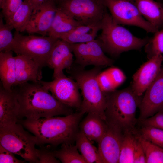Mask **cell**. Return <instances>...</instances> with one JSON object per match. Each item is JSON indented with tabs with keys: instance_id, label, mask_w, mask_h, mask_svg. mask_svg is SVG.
Returning a JSON list of instances; mask_svg holds the SVG:
<instances>
[{
	"instance_id": "cell-1",
	"label": "cell",
	"mask_w": 163,
	"mask_h": 163,
	"mask_svg": "<svg viewBox=\"0 0 163 163\" xmlns=\"http://www.w3.org/2000/svg\"><path fill=\"white\" fill-rule=\"evenodd\" d=\"M20 105L18 118L38 119L73 113L72 108L55 98L39 82H27L12 89Z\"/></svg>"
},
{
	"instance_id": "cell-2",
	"label": "cell",
	"mask_w": 163,
	"mask_h": 163,
	"mask_svg": "<svg viewBox=\"0 0 163 163\" xmlns=\"http://www.w3.org/2000/svg\"><path fill=\"white\" fill-rule=\"evenodd\" d=\"M84 114L79 111L64 117L26 119L21 124L36 136L37 145L57 146L75 140L80 120Z\"/></svg>"
},
{
	"instance_id": "cell-3",
	"label": "cell",
	"mask_w": 163,
	"mask_h": 163,
	"mask_svg": "<svg viewBox=\"0 0 163 163\" xmlns=\"http://www.w3.org/2000/svg\"><path fill=\"white\" fill-rule=\"evenodd\" d=\"M105 94L106 121L118 127L124 133L136 134L138 130L136 127L137 123L136 111L142 96L136 94L130 86Z\"/></svg>"
},
{
	"instance_id": "cell-4",
	"label": "cell",
	"mask_w": 163,
	"mask_h": 163,
	"mask_svg": "<svg viewBox=\"0 0 163 163\" xmlns=\"http://www.w3.org/2000/svg\"><path fill=\"white\" fill-rule=\"evenodd\" d=\"M102 67L94 66L85 70L78 65L74 66L73 64L71 69L67 71L82 91L83 100L79 111L85 113L97 115L106 121V94L101 90L97 80Z\"/></svg>"
},
{
	"instance_id": "cell-5",
	"label": "cell",
	"mask_w": 163,
	"mask_h": 163,
	"mask_svg": "<svg viewBox=\"0 0 163 163\" xmlns=\"http://www.w3.org/2000/svg\"><path fill=\"white\" fill-rule=\"evenodd\" d=\"M101 33L99 39L104 51L113 55L131 50H140L148 42V38L134 36L125 27L115 22L106 12L101 21Z\"/></svg>"
},
{
	"instance_id": "cell-6",
	"label": "cell",
	"mask_w": 163,
	"mask_h": 163,
	"mask_svg": "<svg viewBox=\"0 0 163 163\" xmlns=\"http://www.w3.org/2000/svg\"><path fill=\"white\" fill-rule=\"evenodd\" d=\"M36 136L16 123L0 128V144L14 154L30 163H38L39 149Z\"/></svg>"
},
{
	"instance_id": "cell-7",
	"label": "cell",
	"mask_w": 163,
	"mask_h": 163,
	"mask_svg": "<svg viewBox=\"0 0 163 163\" xmlns=\"http://www.w3.org/2000/svg\"><path fill=\"white\" fill-rule=\"evenodd\" d=\"M10 50L28 56L42 68L47 66L51 53L58 39L48 36L24 35L15 31Z\"/></svg>"
},
{
	"instance_id": "cell-8",
	"label": "cell",
	"mask_w": 163,
	"mask_h": 163,
	"mask_svg": "<svg viewBox=\"0 0 163 163\" xmlns=\"http://www.w3.org/2000/svg\"><path fill=\"white\" fill-rule=\"evenodd\" d=\"M117 24L136 26L148 33H155L158 29L141 14L137 7L131 0H103Z\"/></svg>"
},
{
	"instance_id": "cell-9",
	"label": "cell",
	"mask_w": 163,
	"mask_h": 163,
	"mask_svg": "<svg viewBox=\"0 0 163 163\" xmlns=\"http://www.w3.org/2000/svg\"><path fill=\"white\" fill-rule=\"evenodd\" d=\"M58 6L82 24L101 21L107 12L103 0H58Z\"/></svg>"
},
{
	"instance_id": "cell-10",
	"label": "cell",
	"mask_w": 163,
	"mask_h": 163,
	"mask_svg": "<svg viewBox=\"0 0 163 163\" xmlns=\"http://www.w3.org/2000/svg\"><path fill=\"white\" fill-rule=\"evenodd\" d=\"M40 83L57 100L63 104L80 110L82 103L79 88L76 82L64 74L50 82L41 80Z\"/></svg>"
},
{
	"instance_id": "cell-11",
	"label": "cell",
	"mask_w": 163,
	"mask_h": 163,
	"mask_svg": "<svg viewBox=\"0 0 163 163\" xmlns=\"http://www.w3.org/2000/svg\"><path fill=\"white\" fill-rule=\"evenodd\" d=\"M75 57L74 63L81 67L88 66L103 67L112 66L113 61L105 54L102 46L98 40L84 43L70 44Z\"/></svg>"
},
{
	"instance_id": "cell-12",
	"label": "cell",
	"mask_w": 163,
	"mask_h": 163,
	"mask_svg": "<svg viewBox=\"0 0 163 163\" xmlns=\"http://www.w3.org/2000/svg\"><path fill=\"white\" fill-rule=\"evenodd\" d=\"M139 108L138 120L148 118L163 110V66L145 91Z\"/></svg>"
},
{
	"instance_id": "cell-13",
	"label": "cell",
	"mask_w": 163,
	"mask_h": 163,
	"mask_svg": "<svg viewBox=\"0 0 163 163\" xmlns=\"http://www.w3.org/2000/svg\"><path fill=\"white\" fill-rule=\"evenodd\" d=\"M103 136L98 143L102 163H118L124 133L117 126L107 122Z\"/></svg>"
},
{
	"instance_id": "cell-14",
	"label": "cell",
	"mask_w": 163,
	"mask_h": 163,
	"mask_svg": "<svg viewBox=\"0 0 163 163\" xmlns=\"http://www.w3.org/2000/svg\"><path fill=\"white\" fill-rule=\"evenodd\" d=\"M163 62L162 54L155 55L143 64L133 76L130 87L138 96H142L159 72Z\"/></svg>"
},
{
	"instance_id": "cell-15",
	"label": "cell",
	"mask_w": 163,
	"mask_h": 163,
	"mask_svg": "<svg viewBox=\"0 0 163 163\" xmlns=\"http://www.w3.org/2000/svg\"><path fill=\"white\" fill-rule=\"evenodd\" d=\"M57 7L54 1L47 0L34 8L26 30L29 34L37 33L47 35L55 18Z\"/></svg>"
},
{
	"instance_id": "cell-16",
	"label": "cell",
	"mask_w": 163,
	"mask_h": 163,
	"mask_svg": "<svg viewBox=\"0 0 163 163\" xmlns=\"http://www.w3.org/2000/svg\"><path fill=\"white\" fill-rule=\"evenodd\" d=\"M73 55L69 43L60 39L56 42L50 55L47 66L53 70V78L64 74L63 70H69L74 63Z\"/></svg>"
},
{
	"instance_id": "cell-17",
	"label": "cell",
	"mask_w": 163,
	"mask_h": 163,
	"mask_svg": "<svg viewBox=\"0 0 163 163\" xmlns=\"http://www.w3.org/2000/svg\"><path fill=\"white\" fill-rule=\"evenodd\" d=\"M20 105L12 90L5 89L0 84V128L18 123Z\"/></svg>"
},
{
	"instance_id": "cell-18",
	"label": "cell",
	"mask_w": 163,
	"mask_h": 163,
	"mask_svg": "<svg viewBox=\"0 0 163 163\" xmlns=\"http://www.w3.org/2000/svg\"><path fill=\"white\" fill-rule=\"evenodd\" d=\"M16 82L15 86L28 82H39L42 78V68L30 58L23 55L15 56Z\"/></svg>"
},
{
	"instance_id": "cell-19",
	"label": "cell",
	"mask_w": 163,
	"mask_h": 163,
	"mask_svg": "<svg viewBox=\"0 0 163 163\" xmlns=\"http://www.w3.org/2000/svg\"><path fill=\"white\" fill-rule=\"evenodd\" d=\"M142 16L159 29L163 25V6L154 0H131Z\"/></svg>"
},
{
	"instance_id": "cell-20",
	"label": "cell",
	"mask_w": 163,
	"mask_h": 163,
	"mask_svg": "<svg viewBox=\"0 0 163 163\" xmlns=\"http://www.w3.org/2000/svg\"><path fill=\"white\" fill-rule=\"evenodd\" d=\"M81 24L70 14L57 7L55 18L47 35L59 39L62 36Z\"/></svg>"
},
{
	"instance_id": "cell-21",
	"label": "cell",
	"mask_w": 163,
	"mask_h": 163,
	"mask_svg": "<svg viewBox=\"0 0 163 163\" xmlns=\"http://www.w3.org/2000/svg\"><path fill=\"white\" fill-rule=\"evenodd\" d=\"M12 52H0V83L9 91H12L16 82L15 58Z\"/></svg>"
},
{
	"instance_id": "cell-22",
	"label": "cell",
	"mask_w": 163,
	"mask_h": 163,
	"mask_svg": "<svg viewBox=\"0 0 163 163\" xmlns=\"http://www.w3.org/2000/svg\"><path fill=\"white\" fill-rule=\"evenodd\" d=\"M101 29V21L81 24L62 36L59 39L70 44L86 43L95 39L97 33Z\"/></svg>"
},
{
	"instance_id": "cell-23",
	"label": "cell",
	"mask_w": 163,
	"mask_h": 163,
	"mask_svg": "<svg viewBox=\"0 0 163 163\" xmlns=\"http://www.w3.org/2000/svg\"><path fill=\"white\" fill-rule=\"evenodd\" d=\"M79 125L80 131L89 140L98 143L106 131L107 123L97 115L88 113Z\"/></svg>"
},
{
	"instance_id": "cell-24",
	"label": "cell",
	"mask_w": 163,
	"mask_h": 163,
	"mask_svg": "<svg viewBox=\"0 0 163 163\" xmlns=\"http://www.w3.org/2000/svg\"><path fill=\"white\" fill-rule=\"evenodd\" d=\"M126 76L124 72L117 67H112L100 72L97 80L101 90L104 93H110L116 89L125 81Z\"/></svg>"
},
{
	"instance_id": "cell-25",
	"label": "cell",
	"mask_w": 163,
	"mask_h": 163,
	"mask_svg": "<svg viewBox=\"0 0 163 163\" xmlns=\"http://www.w3.org/2000/svg\"><path fill=\"white\" fill-rule=\"evenodd\" d=\"M34 8L28 0H24L20 7L7 22L12 29L20 32L26 30Z\"/></svg>"
},
{
	"instance_id": "cell-26",
	"label": "cell",
	"mask_w": 163,
	"mask_h": 163,
	"mask_svg": "<svg viewBox=\"0 0 163 163\" xmlns=\"http://www.w3.org/2000/svg\"><path fill=\"white\" fill-rule=\"evenodd\" d=\"M76 145L87 163H102L98 149L80 131L76 136Z\"/></svg>"
},
{
	"instance_id": "cell-27",
	"label": "cell",
	"mask_w": 163,
	"mask_h": 163,
	"mask_svg": "<svg viewBox=\"0 0 163 163\" xmlns=\"http://www.w3.org/2000/svg\"><path fill=\"white\" fill-rule=\"evenodd\" d=\"M78 150L76 145L72 144V143H66L62 144L59 150L52 152L62 163H87Z\"/></svg>"
},
{
	"instance_id": "cell-28",
	"label": "cell",
	"mask_w": 163,
	"mask_h": 163,
	"mask_svg": "<svg viewBox=\"0 0 163 163\" xmlns=\"http://www.w3.org/2000/svg\"><path fill=\"white\" fill-rule=\"evenodd\" d=\"M136 135L144 150L146 163H163V148L147 140L139 132Z\"/></svg>"
},
{
	"instance_id": "cell-29",
	"label": "cell",
	"mask_w": 163,
	"mask_h": 163,
	"mask_svg": "<svg viewBox=\"0 0 163 163\" xmlns=\"http://www.w3.org/2000/svg\"><path fill=\"white\" fill-rule=\"evenodd\" d=\"M137 140L136 134L129 132L124 133L118 163H134V153Z\"/></svg>"
},
{
	"instance_id": "cell-30",
	"label": "cell",
	"mask_w": 163,
	"mask_h": 163,
	"mask_svg": "<svg viewBox=\"0 0 163 163\" xmlns=\"http://www.w3.org/2000/svg\"><path fill=\"white\" fill-rule=\"evenodd\" d=\"M145 50L149 59L152 57L163 53V29L158 30L154 36L149 39L144 46Z\"/></svg>"
},
{
	"instance_id": "cell-31",
	"label": "cell",
	"mask_w": 163,
	"mask_h": 163,
	"mask_svg": "<svg viewBox=\"0 0 163 163\" xmlns=\"http://www.w3.org/2000/svg\"><path fill=\"white\" fill-rule=\"evenodd\" d=\"M12 29L8 24L4 23L2 15L0 17V52L10 51L14 36Z\"/></svg>"
},
{
	"instance_id": "cell-32",
	"label": "cell",
	"mask_w": 163,
	"mask_h": 163,
	"mask_svg": "<svg viewBox=\"0 0 163 163\" xmlns=\"http://www.w3.org/2000/svg\"><path fill=\"white\" fill-rule=\"evenodd\" d=\"M139 133L145 139L163 148V130L150 126H141Z\"/></svg>"
},
{
	"instance_id": "cell-33",
	"label": "cell",
	"mask_w": 163,
	"mask_h": 163,
	"mask_svg": "<svg viewBox=\"0 0 163 163\" xmlns=\"http://www.w3.org/2000/svg\"><path fill=\"white\" fill-rule=\"evenodd\" d=\"M23 0H5L1 14L6 23L11 18L22 3Z\"/></svg>"
},
{
	"instance_id": "cell-34",
	"label": "cell",
	"mask_w": 163,
	"mask_h": 163,
	"mask_svg": "<svg viewBox=\"0 0 163 163\" xmlns=\"http://www.w3.org/2000/svg\"><path fill=\"white\" fill-rule=\"evenodd\" d=\"M141 126H150L163 130V110L148 118L137 120Z\"/></svg>"
},
{
	"instance_id": "cell-35",
	"label": "cell",
	"mask_w": 163,
	"mask_h": 163,
	"mask_svg": "<svg viewBox=\"0 0 163 163\" xmlns=\"http://www.w3.org/2000/svg\"><path fill=\"white\" fill-rule=\"evenodd\" d=\"M14 154L0 144V163H23L26 161L17 159Z\"/></svg>"
},
{
	"instance_id": "cell-36",
	"label": "cell",
	"mask_w": 163,
	"mask_h": 163,
	"mask_svg": "<svg viewBox=\"0 0 163 163\" xmlns=\"http://www.w3.org/2000/svg\"><path fill=\"white\" fill-rule=\"evenodd\" d=\"M39 163H58L60 161L53 155L52 151L45 149H39Z\"/></svg>"
},
{
	"instance_id": "cell-37",
	"label": "cell",
	"mask_w": 163,
	"mask_h": 163,
	"mask_svg": "<svg viewBox=\"0 0 163 163\" xmlns=\"http://www.w3.org/2000/svg\"><path fill=\"white\" fill-rule=\"evenodd\" d=\"M134 163H146V158L145 153L142 145L137 139L134 153Z\"/></svg>"
},
{
	"instance_id": "cell-38",
	"label": "cell",
	"mask_w": 163,
	"mask_h": 163,
	"mask_svg": "<svg viewBox=\"0 0 163 163\" xmlns=\"http://www.w3.org/2000/svg\"><path fill=\"white\" fill-rule=\"evenodd\" d=\"M31 3L34 9L42 5L47 0H28Z\"/></svg>"
},
{
	"instance_id": "cell-39",
	"label": "cell",
	"mask_w": 163,
	"mask_h": 163,
	"mask_svg": "<svg viewBox=\"0 0 163 163\" xmlns=\"http://www.w3.org/2000/svg\"><path fill=\"white\" fill-rule=\"evenodd\" d=\"M5 0H0V7L2 8L4 2Z\"/></svg>"
},
{
	"instance_id": "cell-40",
	"label": "cell",
	"mask_w": 163,
	"mask_h": 163,
	"mask_svg": "<svg viewBox=\"0 0 163 163\" xmlns=\"http://www.w3.org/2000/svg\"><path fill=\"white\" fill-rule=\"evenodd\" d=\"M53 0L55 1H58V0Z\"/></svg>"
}]
</instances>
